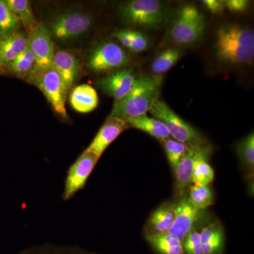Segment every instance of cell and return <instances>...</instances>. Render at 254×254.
<instances>
[{
	"label": "cell",
	"instance_id": "obj_1",
	"mask_svg": "<svg viewBox=\"0 0 254 254\" xmlns=\"http://www.w3.org/2000/svg\"><path fill=\"white\" fill-rule=\"evenodd\" d=\"M215 54L222 64L232 67L250 65L254 58V33L237 23H227L215 35Z\"/></svg>",
	"mask_w": 254,
	"mask_h": 254
},
{
	"label": "cell",
	"instance_id": "obj_2",
	"mask_svg": "<svg viewBox=\"0 0 254 254\" xmlns=\"http://www.w3.org/2000/svg\"><path fill=\"white\" fill-rule=\"evenodd\" d=\"M161 76H143L136 78L131 91L114 103L110 117L126 121L145 115L160 97L163 85Z\"/></svg>",
	"mask_w": 254,
	"mask_h": 254
},
{
	"label": "cell",
	"instance_id": "obj_3",
	"mask_svg": "<svg viewBox=\"0 0 254 254\" xmlns=\"http://www.w3.org/2000/svg\"><path fill=\"white\" fill-rule=\"evenodd\" d=\"M165 3L158 0H133L120 9L122 18L134 27L149 31L160 29L167 18Z\"/></svg>",
	"mask_w": 254,
	"mask_h": 254
},
{
	"label": "cell",
	"instance_id": "obj_4",
	"mask_svg": "<svg viewBox=\"0 0 254 254\" xmlns=\"http://www.w3.org/2000/svg\"><path fill=\"white\" fill-rule=\"evenodd\" d=\"M28 81L39 88L55 113L64 120L68 118L66 101L68 89L53 66L36 67L28 76Z\"/></svg>",
	"mask_w": 254,
	"mask_h": 254
},
{
	"label": "cell",
	"instance_id": "obj_5",
	"mask_svg": "<svg viewBox=\"0 0 254 254\" xmlns=\"http://www.w3.org/2000/svg\"><path fill=\"white\" fill-rule=\"evenodd\" d=\"M148 112L165 125L173 139L186 145L205 142L199 131L175 113L163 100L158 98Z\"/></svg>",
	"mask_w": 254,
	"mask_h": 254
},
{
	"label": "cell",
	"instance_id": "obj_6",
	"mask_svg": "<svg viewBox=\"0 0 254 254\" xmlns=\"http://www.w3.org/2000/svg\"><path fill=\"white\" fill-rule=\"evenodd\" d=\"M94 18L91 15L78 11H68L55 16L48 29L52 37L60 41L75 39L86 33L92 27Z\"/></svg>",
	"mask_w": 254,
	"mask_h": 254
},
{
	"label": "cell",
	"instance_id": "obj_7",
	"mask_svg": "<svg viewBox=\"0 0 254 254\" xmlns=\"http://www.w3.org/2000/svg\"><path fill=\"white\" fill-rule=\"evenodd\" d=\"M99 159L98 155L87 149L78 156L66 173L63 193L64 200L71 199L86 187Z\"/></svg>",
	"mask_w": 254,
	"mask_h": 254
},
{
	"label": "cell",
	"instance_id": "obj_8",
	"mask_svg": "<svg viewBox=\"0 0 254 254\" xmlns=\"http://www.w3.org/2000/svg\"><path fill=\"white\" fill-rule=\"evenodd\" d=\"M129 58L122 47L114 42H106L95 48L88 57L89 68L96 72H104L127 66Z\"/></svg>",
	"mask_w": 254,
	"mask_h": 254
},
{
	"label": "cell",
	"instance_id": "obj_9",
	"mask_svg": "<svg viewBox=\"0 0 254 254\" xmlns=\"http://www.w3.org/2000/svg\"><path fill=\"white\" fill-rule=\"evenodd\" d=\"M28 49L33 53L36 60L37 67L52 66L55 55V45L53 37L44 23H38L27 36Z\"/></svg>",
	"mask_w": 254,
	"mask_h": 254
},
{
	"label": "cell",
	"instance_id": "obj_10",
	"mask_svg": "<svg viewBox=\"0 0 254 254\" xmlns=\"http://www.w3.org/2000/svg\"><path fill=\"white\" fill-rule=\"evenodd\" d=\"M205 28L204 18L190 20L177 15L170 27V37L177 46H190L200 41Z\"/></svg>",
	"mask_w": 254,
	"mask_h": 254
},
{
	"label": "cell",
	"instance_id": "obj_11",
	"mask_svg": "<svg viewBox=\"0 0 254 254\" xmlns=\"http://www.w3.org/2000/svg\"><path fill=\"white\" fill-rule=\"evenodd\" d=\"M205 142L197 144L187 145L186 152L173 170L175 175V195L181 198L191 185L192 173L195 158Z\"/></svg>",
	"mask_w": 254,
	"mask_h": 254
},
{
	"label": "cell",
	"instance_id": "obj_12",
	"mask_svg": "<svg viewBox=\"0 0 254 254\" xmlns=\"http://www.w3.org/2000/svg\"><path fill=\"white\" fill-rule=\"evenodd\" d=\"M202 211L195 209L186 195L175 204V220L169 233L183 240L190 232L194 230L195 224L200 218Z\"/></svg>",
	"mask_w": 254,
	"mask_h": 254
},
{
	"label": "cell",
	"instance_id": "obj_13",
	"mask_svg": "<svg viewBox=\"0 0 254 254\" xmlns=\"http://www.w3.org/2000/svg\"><path fill=\"white\" fill-rule=\"evenodd\" d=\"M128 128L125 120L108 117L86 149L100 158L110 144Z\"/></svg>",
	"mask_w": 254,
	"mask_h": 254
},
{
	"label": "cell",
	"instance_id": "obj_14",
	"mask_svg": "<svg viewBox=\"0 0 254 254\" xmlns=\"http://www.w3.org/2000/svg\"><path fill=\"white\" fill-rule=\"evenodd\" d=\"M136 76L131 68H121L114 71L98 81L99 87L105 93L119 101L131 91Z\"/></svg>",
	"mask_w": 254,
	"mask_h": 254
},
{
	"label": "cell",
	"instance_id": "obj_15",
	"mask_svg": "<svg viewBox=\"0 0 254 254\" xmlns=\"http://www.w3.org/2000/svg\"><path fill=\"white\" fill-rule=\"evenodd\" d=\"M52 66L59 73L69 91L79 72V63L77 58L69 52L59 50L55 53Z\"/></svg>",
	"mask_w": 254,
	"mask_h": 254
},
{
	"label": "cell",
	"instance_id": "obj_16",
	"mask_svg": "<svg viewBox=\"0 0 254 254\" xmlns=\"http://www.w3.org/2000/svg\"><path fill=\"white\" fill-rule=\"evenodd\" d=\"M27 48V36L22 32L0 37V64H9Z\"/></svg>",
	"mask_w": 254,
	"mask_h": 254
},
{
	"label": "cell",
	"instance_id": "obj_17",
	"mask_svg": "<svg viewBox=\"0 0 254 254\" xmlns=\"http://www.w3.org/2000/svg\"><path fill=\"white\" fill-rule=\"evenodd\" d=\"M200 234L203 254H222L225 239L221 225L211 223L201 229Z\"/></svg>",
	"mask_w": 254,
	"mask_h": 254
},
{
	"label": "cell",
	"instance_id": "obj_18",
	"mask_svg": "<svg viewBox=\"0 0 254 254\" xmlns=\"http://www.w3.org/2000/svg\"><path fill=\"white\" fill-rule=\"evenodd\" d=\"M211 152V146L206 143L202 147L197 155L192 173L191 182L193 185L209 186L213 181L215 173L208 163Z\"/></svg>",
	"mask_w": 254,
	"mask_h": 254
},
{
	"label": "cell",
	"instance_id": "obj_19",
	"mask_svg": "<svg viewBox=\"0 0 254 254\" xmlns=\"http://www.w3.org/2000/svg\"><path fill=\"white\" fill-rule=\"evenodd\" d=\"M70 104L78 113H88L98 107L99 99L95 88L88 84L73 88L69 98Z\"/></svg>",
	"mask_w": 254,
	"mask_h": 254
},
{
	"label": "cell",
	"instance_id": "obj_20",
	"mask_svg": "<svg viewBox=\"0 0 254 254\" xmlns=\"http://www.w3.org/2000/svg\"><path fill=\"white\" fill-rule=\"evenodd\" d=\"M175 220V204L164 203L150 214L148 220V232L147 234L168 232L173 227Z\"/></svg>",
	"mask_w": 254,
	"mask_h": 254
},
{
	"label": "cell",
	"instance_id": "obj_21",
	"mask_svg": "<svg viewBox=\"0 0 254 254\" xmlns=\"http://www.w3.org/2000/svg\"><path fill=\"white\" fill-rule=\"evenodd\" d=\"M145 240L158 254H185L182 240L169 232L146 234Z\"/></svg>",
	"mask_w": 254,
	"mask_h": 254
},
{
	"label": "cell",
	"instance_id": "obj_22",
	"mask_svg": "<svg viewBox=\"0 0 254 254\" xmlns=\"http://www.w3.org/2000/svg\"><path fill=\"white\" fill-rule=\"evenodd\" d=\"M125 122L128 127L144 132L159 141H163L170 137L165 125L157 119L150 118L147 114L137 118L128 119Z\"/></svg>",
	"mask_w": 254,
	"mask_h": 254
},
{
	"label": "cell",
	"instance_id": "obj_23",
	"mask_svg": "<svg viewBox=\"0 0 254 254\" xmlns=\"http://www.w3.org/2000/svg\"><path fill=\"white\" fill-rule=\"evenodd\" d=\"M6 4L12 11L28 33L38 26L36 16L28 0H6Z\"/></svg>",
	"mask_w": 254,
	"mask_h": 254
},
{
	"label": "cell",
	"instance_id": "obj_24",
	"mask_svg": "<svg viewBox=\"0 0 254 254\" xmlns=\"http://www.w3.org/2000/svg\"><path fill=\"white\" fill-rule=\"evenodd\" d=\"M182 52L177 48H168L162 50L151 64V71L155 76H161L175 66L182 57Z\"/></svg>",
	"mask_w": 254,
	"mask_h": 254
},
{
	"label": "cell",
	"instance_id": "obj_25",
	"mask_svg": "<svg viewBox=\"0 0 254 254\" xmlns=\"http://www.w3.org/2000/svg\"><path fill=\"white\" fill-rule=\"evenodd\" d=\"M237 157L246 171L253 174L254 169V133L251 132L236 147Z\"/></svg>",
	"mask_w": 254,
	"mask_h": 254
},
{
	"label": "cell",
	"instance_id": "obj_26",
	"mask_svg": "<svg viewBox=\"0 0 254 254\" xmlns=\"http://www.w3.org/2000/svg\"><path fill=\"white\" fill-rule=\"evenodd\" d=\"M188 198L191 205L199 211H203L214 203L213 190L209 186L190 185Z\"/></svg>",
	"mask_w": 254,
	"mask_h": 254
},
{
	"label": "cell",
	"instance_id": "obj_27",
	"mask_svg": "<svg viewBox=\"0 0 254 254\" xmlns=\"http://www.w3.org/2000/svg\"><path fill=\"white\" fill-rule=\"evenodd\" d=\"M21 24L19 19L9 9L6 1L0 0V37L18 31Z\"/></svg>",
	"mask_w": 254,
	"mask_h": 254
},
{
	"label": "cell",
	"instance_id": "obj_28",
	"mask_svg": "<svg viewBox=\"0 0 254 254\" xmlns=\"http://www.w3.org/2000/svg\"><path fill=\"white\" fill-rule=\"evenodd\" d=\"M17 254H98L77 247H61L53 245L26 249Z\"/></svg>",
	"mask_w": 254,
	"mask_h": 254
},
{
	"label": "cell",
	"instance_id": "obj_29",
	"mask_svg": "<svg viewBox=\"0 0 254 254\" xmlns=\"http://www.w3.org/2000/svg\"><path fill=\"white\" fill-rule=\"evenodd\" d=\"M7 66L17 76H28L36 67V60L33 53L27 48Z\"/></svg>",
	"mask_w": 254,
	"mask_h": 254
},
{
	"label": "cell",
	"instance_id": "obj_30",
	"mask_svg": "<svg viewBox=\"0 0 254 254\" xmlns=\"http://www.w3.org/2000/svg\"><path fill=\"white\" fill-rule=\"evenodd\" d=\"M160 143L163 145L169 164L173 170L186 152L187 145L170 138L160 141Z\"/></svg>",
	"mask_w": 254,
	"mask_h": 254
},
{
	"label": "cell",
	"instance_id": "obj_31",
	"mask_svg": "<svg viewBox=\"0 0 254 254\" xmlns=\"http://www.w3.org/2000/svg\"><path fill=\"white\" fill-rule=\"evenodd\" d=\"M185 254H203L199 232L193 230L182 240Z\"/></svg>",
	"mask_w": 254,
	"mask_h": 254
},
{
	"label": "cell",
	"instance_id": "obj_32",
	"mask_svg": "<svg viewBox=\"0 0 254 254\" xmlns=\"http://www.w3.org/2000/svg\"><path fill=\"white\" fill-rule=\"evenodd\" d=\"M149 40L148 37L139 31H133L132 32L131 46L128 50L133 53H141L148 49L149 46Z\"/></svg>",
	"mask_w": 254,
	"mask_h": 254
},
{
	"label": "cell",
	"instance_id": "obj_33",
	"mask_svg": "<svg viewBox=\"0 0 254 254\" xmlns=\"http://www.w3.org/2000/svg\"><path fill=\"white\" fill-rule=\"evenodd\" d=\"M225 9L233 13L245 12L250 7V1L247 0H227L224 1Z\"/></svg>",
	"mask_w": 254,
	"mask_h": 254
},
{
	"label": "cell",
	"instance_id": "obj_34",
	"mask_svg": "<svg viewBox=\"0 0 254 254\" xmlns=\"http://www.w3.org/2000/svg\"><path fill=\"white\" fill-rule=\"evenodd\" d=\"M201 2L205 9L213 14H221L225 9L224 1L221 0H203Z\"/></svg>",
	"mask_w": 254,
	"mask_h": 254
},
{
	"label": "cell",
	"instance_id": "obj_35",
	"mask_svg": "<svg viewBox=\"0 0 254 254\" xmlns=\"http://www.w3.org/2000/svg\"><path fill=\"white\" fill-rule=\"evenodd\" d=\"M132 32H133V30L131 29L120 30V31H117L114 34V36L120 42V43L125 48L128 49L131 46Z\"/></svg>",
	"mask_w": 254,
	"mask_h": 254
},
{
	"label": "cell",
	"instance_id": "obj_36",
	"mask_svg": "<svg viewBox=\"0 0 254 254\" xmlns=\"http://www.w3.org/2000/svg\"><path fill=\"white\" fill-rule=\"evenodd\" d=\"M1 64H0V66H1Z\"/></svg>",
	"mask_w": 254,
	"mask_h": 254
}]
</instances>
